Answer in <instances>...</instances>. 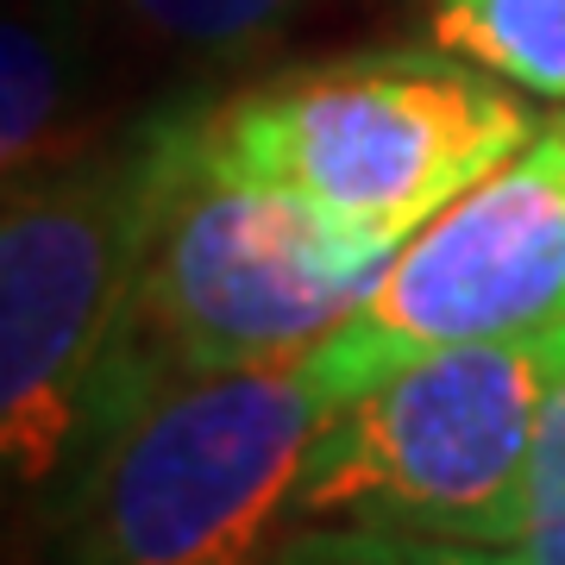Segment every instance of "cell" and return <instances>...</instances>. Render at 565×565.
I'll return each instance as SVG.
<instances>
[{
  "mask_svg": "<svg viewBox=\"0 0 565 565\" xmlns=\"http://www.w3.org/2000/svg\"><path fill=\"white\" fill-rule=\"evenodd\" d=\"M195 107L120 126L88 158L7 189L0 214V452L7 484L57 503L107 434L151 233L170 202Z\"/></svg>",
  "mask_w": 565,
  "mask_h": 565,
  "instance_id": "6da1fadb",
  "label": "cell"
},
{
  "mask_svg": "<svg viewBox=\"0 0 565 565\" xmlns=\"http://www.w3.org/2000/svg\"><path fill=\"white\" fill-rule=\"evenodd\" d=\"M565 327V114L396 245L359 315L308 352L327 403L452 345Z\"/></svg>",
  "mask_w": 565,
  "mask_h": 565,
  "instance_id": "8992f818",
  "label": "cell"
},
{
  "mask_svg": "<svg viewBox=\"0 0 565 565\" xmlns=\"http://www.w3.org/2000/svg\"><path fill=\"white\" fill-rule=\"evenodd\" d=\"M95 7L102 0H7L0 25V177L39 182L107 145L95 120Z\"/></svg>",
  "mask_w": 565,
  "mask_h": 565,
  "instance_id": "52a82bcc",
  "label": "cell"
},
{
  "mask_svg": "<svg viewBox=\"0 0 565 565\" xmlns=\"http://www.w3.org/2000/svg\"><path fill=\"white\" fill-rule=\"evenodd\" d=\"M546 364L553 333L452 345L345 396L302 459L296 527H384L515 553Z\"/></svg>",
  "mask_w": 565,
  "mask_h": 565,
  "instance_id": "5b68a950",
  "label": "cell"
},
{
  "mask_svg": "<svg viewBox=\"0 0 565 565\" xmlns=\"http://www.w3.org/2000/svg\"><path fill=\"white\" fill-rule=\"evenodd\" d=\"M270 565H522L503 546H452L415 541L384 527H296Z\"/></svg>",
  "mask_w": 565,
  "mask_h": 565,
  "instance_id": "8fae6325",
  "label": "cell"
},
{
  "mask_svg": "<svg viewBox=\"0 0 565 565\" xmlns=\"http://www.w3.org/2000/svg\"><path fill=\"white\" fill-rule=\"evenodd\" d=\"M434 51L565 102V0H440Z\"/></svg>",
  "mask_w": 565,
  "mask_h": 565,
  "instance_id": "ba28073f",
  "label": "cell"
},
{
  "mask_svg": "<svg viewBox=\"0 0 565 565\" xmlns=\"http://www.w3.org/2000/svg\"><path fill=\"white\" fill-rule=\"evenodd\" d=\"M384 264L390 258L333 239L282 189L221 158L202 114L151 233V258L107 390L102 446L145 403L189 377L308 359L327 333L359 315Z\"/></svg>",
  "mask_w": 565,
  "mask_h": 565,
  "instance_id": "3957f363",
  "label": "cell"
},
{
  "mask_svg": "<svg viewBox=\"0 0 565 565\" xmlns=\"http://www.w3.org/2000/svg\"><path fill=\"white\" fill-rule=\"evenodd\" d=\"M327 415L302 359L163 390L44 509L39 565H270Z\"/></svg>",
  "mask_w": 565,
  "mask_h": 565,
  "instance_id": "277c9868",
  "label": "cell"
},
{
  "mask_svg": "<svg viewBox=\"0 0 565 565\" xmlns=\"http://www.w3.org/2000/svg\"><path fill=\"white\" fill-rule=\"evenodd\" d=\"M534 132L541 126L522 95L446 51L327 63L207 114L221 158L282 189L333 239L371 258H396L408 233L509 163Z\"/></svg>",
  "mask_w": 565,
  "mask_h": 565,
  "instance_id": "7a4b0ae2",
  "label": "cell"
},
{
  "mask_svg": "<svg viewBox=\"0 0 565 565\" xmlns=\"http://www.w3.org/2000/svg\"><path fill=\"white\" fill-rule=\"evenodd\" d=\"M139 39L182 51V57H239L270 44L308 0H102Z\"/></svg>",
  "mask_w": 565,
  "mask_h": 565,
  "instance_id": "9c48e42d",
  "label": "cell"
},
{
  "mask_svg": "<svg viewBox=\"0 0 565 565\" xmlns=\"http://www.w3.org/2000/svg\"><path fill=\"white\" fill-rule=\"evenodd\" d=\"M522 565H565V327H553V364L534 446H527V503H522Z\"/></svg>",
  "mask_w": 565,
  "mask_h": 565,
  "instance_id": "30bf717a",
  "label": "cell"
}]
</instances>
